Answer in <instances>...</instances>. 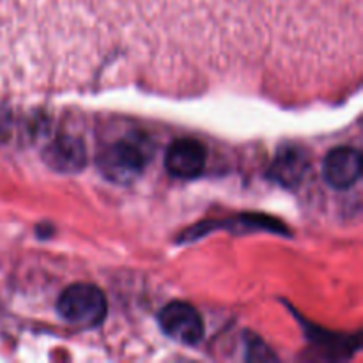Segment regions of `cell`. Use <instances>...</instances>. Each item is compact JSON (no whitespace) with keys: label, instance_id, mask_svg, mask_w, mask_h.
<instances>
[{"label":"cell","instance_id":"2","mask_svg":"<svg viewBox=\"0 0 363 363\" xmlns=\"http://www.w3.org/2000/svg\"><path fill=\"white\" fill-rule=\"evenodd\" d=\"M149 155L137 140L126 138L110 145L99 155L98 165L103 176L116 183H130L137 179L147 165Z\"/></svg>","mask_w":363,"mask_h":363},{"label":"cell","instance_id":"5","mask_svg":"<svg viewBox=\"0 0 363 363\" xmlns=\"http://www.w3.org/2000/svg\"><path fill=\"white\" fill-rule=\"evenodd\" d=\"M325 179L337 190H347L362 176V155L353 147H337L328 152L323 165Z\"/></svg>","mask_w":363,"mask_h":363},{"label":"cell","instance_id":"1","mask_svg":"<svg viewBox=\"0 0 363 363\" xmlns=\"http://www.w3.org/2000/svg\"><path fill=\"white\" fill-rule=\"evenodd\" d=\"M57 311L69 325L91 328L105 319L106 298L92 284H73L60 294Z\"/></svg>","mask_w":363,"mask_h":363},{"label":"cell","instance_id":"3","mask_svg":"<svg viewBox=\"0 0 363 363\" xmlns=\"http://www.w3.org/2000/svg\"><path fill=\"white\" fill-rule=\"evenodd\" d=\"M160 326L170 339L188 346L201 342L204 337V321L201 314L197 308L183 301L169 303L160 312Z\"/></svg>","mask_w":363,"mask_h":363},{"label":"cell","instance_id":"7","mask_svg":"<svg viewBox=\"0 0 363 363\" xmlns=\"http://www.w3.org/2000/svg\"><path fill=\"white\" fill-rule=\"evenodd\" d=\"M307 158L298 149H287L277 156V162L273 165V176L286 186H294L301 176L307 170Z\"/></svg>","mask_w":363,"mask_h":363},{"label":"cell","instance_id":"6","mask_svg":"<svg viewBox=\"0 0 363 363\" xmlns=\"http://www.w3.org/2000/svg\"><path fill=\"white\" fill-rule=\"evenodd\" d=\"M43 158L48 163V167H52L57 172L69 174L84 169L85 162H87V151L80 138L64 135V137L55 138L45 149Z\"/></svg>","mask_w":363,"mask_h":363},{"label":"cell","instance_id":"4","mask_svg":"<svg viewBox=\"0 0 363 363\" xmlns=\"http://www.w3.org/2000/svg\"><path fill=\"white\" fill-rule=\"evenodd\" d=\"M208 152L195 138H179L169 145L165 152V167L170 176L179 179H194L206 167Z\"/></svg>","mask_w":363,"mask_h":363}]
</instances>
